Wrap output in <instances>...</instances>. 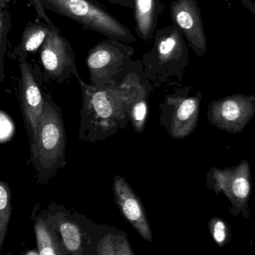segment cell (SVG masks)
Returning <instances> with one entry per match:
<instances>
[{
    "mask_svg": "<svg viewBox=\"0 0 255 255\" xmlns=\"http://www.w3.org/2000/svg\"><path fill=\"white\" fill-rule=\"evenodd\" d=\"M83 95L80 139L95 141L105 139L122 129L129 120V106L147 90L141 61L129 62L113 80L104 86L86 84L76 69Z\"/></svg>",
    "mask_w": 255,
    "mask_h": 255,
    "instance_id": "1",
    "label": "cell"
},
{
    "mask_svg": "<svg viewBox=\"0 0 255 255\" xmlns=\"http://www.w3.org/2000/svg\"><path fill=\"white\" fill-rule=\"evenodd\" d=\"M65 149L66 133L60 108L47 95L38 138L30 147V161L36 170L38 181L47 182L65 166Z\"/></svg>",
    "mask_w": 255,
    "mask_h": 255,
    "instance_id": "2",
    "label": "cell"
},
{
    "mask_svg": "<svg viewBox=\"0 0 255 255\" xmlns=\"http://www.w3.org/2000/svg\"><path fill=\"white\" fill-rule=\"evenodd\" d=\"M40 2L46 9L80 23L84 29L129 44L136 41L129 29L93 0H40Z\"/></svg>",
    "mask_w": 255,
    "mask_h": 255,
    "instance_id": "3",
    "label": "cell"
},
{
    "mask_svg": "<svg viewBox=\"0 0 255 255\" xmlns=\"http://www.w3.org/2000/svg\"><path fill=\"white\" fill-rule=\"evenodd\" d=\"M56 231L68 255H89L96 225L79 213H72L62 206L50 204L44 213Z\"/></svg>",
    "mask_w": 255,
    "mask_h": 255,
    "instance_id": "4",
    "label": "cell"
},
{
    "mask_svg": "<svg viewBox=\"0 0 255 255\" xmlns=\"http://www.w3.org/2000/svg\"><path fill=\"white\" fill-rule=\"evenodd\" d=\"M134 52L133 47L114 38L98 43L89 50L86 59L91 84L104 86L113 83L130 62Z\"/></svg>",
    "mask_w": 255,
    "mask_h": 255,
    "instance_id": "5",
    "label": "cell"
},
{
    "mask_svg": "<svg viewBox=\"0 0 255 255\" xmlns=\"http://www.w3.org/2000/svg\"><path fill=\"white\" fill-rule=\"evenodd\" d=\"M20 104L30 147L36 142L38 128L44 113L47 94L41 87L42 76L38 67L26 60L19 62Z\"/></svg>",
    "mask_w": 255,
    "mask_h": 255,
    "instance_id": "6",
    "label": "cell"
},
{
    "mask_svg": "<svg viewBox=\"0 0 255 255\" xmlns=\"http://www.w3.org/2000/svg\"><path fill=\"white\" fill-rule=\"evenodd\" d=\"M76 54L69 41L56 26L39 50V61L44 81L63 83L74 75Z\"/></svg>",
    "mask_w": 255,
    "mask_h": 255,
    "instance_id": "7",
    "label": "cell"
},
{
    "mask_svg": "<svg viewBox=\"0 0 255 255\" xmlns=\"http://www.w3.org/2000/svg\"><path fill=\"white\" fill-rule=\"evenodd\" d=\"M178 32L174 29L160 31L155 37L154 46L149 53L143 55L144 74L148 79L168 69V65L178 58L180 49Z\"/></svg>",
    "mask_w": 255,
    "mask_h": 255,
    "instance_id": "8",
    "label": "cell"
},
{
    "mask_svg": "<svg viewBox=\"0 0 255 255\" xmlns=\"http://www.w3.org/2000/svg\"><path fill=\"white\" fill-rule=\"evenodd\" d=\"M113 192L116 204L125 219L142 238L151 242V230L144 207L129 183L123 177L116 175L113 182Z\"/></svg>",
    "mask_w": 255,
    "mask_h": 255,
    "instance_id": "9",
    "label": "cell"
},
{
    "mask_svg": "<svg viewBox=\"0 0 255 255\" xmlns=\"http://www.w3.org/2000/svg\"><path fill=\"white\" fill-rule=\"evenodd\" d=\"M89 255H134L125 233L107 225H96Z\"/></svg>",
    "mask_w": 255,
    "mask_h": 255,
    "instance_id": "10",
    "label": "cell"
},
{
    "mask_svg": "<svg viewBox=\"0 0 255 255\" xmlns=\"http://www.w3.org/2000/svg\"><path fill=\"white\" fill-rule=\"evenodd\" d=\"M173 20L194 47L205 48L201 19L192 0H177L171 5Z\"/></svg>",
    "mask_w": 255,
    "mask_h": 255,
    "instance_id": "11",
    "label": "cell"
},
{
    "mask_svg": "<svg viewBox=\"0 0 255 255\" xmlns=\"http://www.w3.org/2000/svg\"><path fill=\"white\" fill-rule=\"evenodd\" d=\"M54 27V25L44 23L39 20L29 21L23 29L20 44L14 47L9 57L17 59L18 62L26 60L31 53L40 50Z\"/></svg>",
    "mask_w": 255,
    "mask_h": 255,
    "instance_id": "12",
    "label": "cell"
},
{
    "mask_svg": "<svg viewBox=\"0 0 255 255\" xmlns=\"http://www.w3.org/2000/svg\"><path fill=\"white\" fill-rule=\"evenodd\" d=\"M134 18L138 37L148 41L153 37L161 5L159 0H134Z\"/></svg>",
    "mask_w": 255,
    "mask_h": 255,
    "instance_id": "13",
    "label": "cell"
},
{
    "mask_svg": "<svg viewBox=\"0 0 255 255\" xmlns=\"http://www.w3.org/2000/svg\"><path fill=\"white\" fill-rule=\"evenodd\" d=\"M34 228L39 255H68L59 235L47 222L44 214L36 218Z\"/></svg>",
    "mask_w": 255,
    "mask_h": 255,
    "instance_id": "14",
    "label": "cell"
},
{
    "mask_svg": "<svg viewBox=\"0 0 255 255\" xmlns=\"http://www.w3.org/2000/svg\"><path fill=\"white\" fill-rule=\"evenodd\" d=\"M12 214L11 193L8 183L0 182V248L4 243Z\"/></svg>",
    "mask_w": 255,
    "mask_h": 255,
    "instance_id": "15",
    "label": "cell"
},
{
    "mask_svg": "<svg viewBox=\"0 0 255 255\" xmlns=\"http://www.w3.org/2000/svg\"><path fill=\"white\" fill-rule=\"evenodd\" d=\"M147 91L138 95L136 99L129 106V120L132 122V125L135 131L141 132L144 128L146 119L147 115Z\"/></svg>",
    "mask_w": 255,
    "mask_h": 255,
    "instance_id": "16",
    "label": "cell"
},
{
    "mask_svg": "<svg viewBox=\"0 0 255 255\" xmlns=\"http://www.w3.org/2000/svg\"><path fill=\"white\" fill-rule=\"evenodd\" d=\"M11 15L6 8L0 9V81L3 82L5 78L4 74V56L7 50L8 35L11 29Z\"/></svg>",
    "mask_w": 255,
    "mask_h": 255,
    "instance_id": "17",
    "label": "cell"
},
{
    "mask_svg": "<svg viewBox=\"0 0 255 255\" xmlns=\"http://www.w3.org/2000/svg\"><path fill=\"white\" fill-rule=\"evenodd\" d=\"M14 125L12 119L4 111L0 113V141L2 144L9 141L14 133Z\"/></svg>",
    "mask_w": 255,
    "mask_h": 255,
    "instance_id": "18",
    "label": "cell"
},
{
    "mask_svg": "<svg viewBox=\"0 0 255 255\" xmlns=\"http://www.w3.org/2000/svg\"><path fill=\"white\" fill-rule=\"evenodd\" d=\"M222 115L229 122L237 120L241 114L240 104L234 100H228L222 105Z\"/></svg>",
    "mask_w": 255,
    "mask_h": 255,
    "instance_id": "19",
    "label": "cell"
},
{
    "mask_svg": "<svg viewBox=\"0 0 255 255\" xmlns=\"http://www.w3.org/2000/svg\"><path fill=\"white\" fill-rule=\"evenodd\" d=\"M196 101L193 98L185 100L177 110V117L179 120L185 121L189 119L196 110Z\"/></svg>",
    "mask_w": 255,
    "mask_h": 255,
    "instance_id": "20",
    "label": "cell"
},
{
    "mask_svg": "<svg viewBox=\"0 0 255 255\" xmlns=\"http://www.w3.org/2000/svg\"><path fill=\"white\" fill-rule=\"evenodd\" d=\"M232 189L236 196L240 198H246L250 192V185L244 177H239L234 180Z\"/></svg>",
    "mask_w": 255,
    "mask_h": 255,
    "instance_id": "21",
    "label": "cell"
},
{
    "mask_svg": "<svg viewBox=\"0 0 255 255\" xmlns=\"http://www.w3.org/2000/svg\"><path fill=\"white\" fill-rule=\"evenodd\" d=\"M213 236H214V239L217 243H223L225 239V225L223 222H218L215 225Z\"/></svg>",
    "mask_w": 255,
    "mask_h": 255,
    "instance_id": "22",
    "label": "cell"
},
{
    "mask_svg": "<svg viewBox=\"0 0 255 255\" xmlns=\"http://www.w3.org/2000/svg\"><path fill=\"white\" fill-rule=\"evenodd\" d=\"M29 2L35 7L37 11H38V19H43L46 23H49L50 25H53V23L50 21L49 17H47V14L44 13V7L41 5L40 0H29Z\"/></svg>",
    "mask_w": 255,
    "mask_h": 255,
    "instance_id": "23",
    "label": "cell"
},
{
    "mask_svg": "<svg viewBox=\"0 0 255 255\" xmlns=\"http://www.w3.org/2000/svg\"><path fill=\"white\" fill-rule=\"evenodd\" d=\"M107 2L126 8H133L134 0H106Z\"/></svg>",
    "mask_w": 255,
    "mask_h": 255,
    "instance_id": "24",
    "label": "cell"
},
{
    "mask_svg": "<svg viewBox=\"0 0 255 255\" xmlns=\"http://www.w3.org/2000/svg\"><path fill=\"white\" fill-rule=\"evenodd\" d=\"M251 11L253 12L254 14H255V5L254 7H252V9H251Z\"/></svg>",
    "mask_w": 255,
    "mask_h": 255,
    "instance_id": "25",
    "label": "cell"
}]
</instances>
